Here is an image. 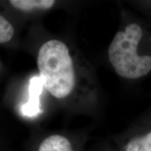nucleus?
I'll return each instance as SVG.
<instances>
[{
    "mask_svg": "<svg viewBox=\"0 0 151 151\" xmlns=\"http://www.w3.org/2000/svg\"><path fill=\"white\" fill-rule=\"evenodd\" d=\"M139 24H128L113 37L108 50L109 60L116 72L122 78L137 79L151 71V56L139 55L137 48L142 37Z\"/></svg>",
    "mask_w": 151,
    "mask_h": 151,
    "instance_id": "obj_2",
    "label": "nucleus"
},
{
    "mask_svg": "<svg viewBox=\"0 0 151 151\" xmlns=\"http://www.w3.org/2000/svg\"><path fill=\"white\" fill-rule=\"evenodd\" d=\"M126 151H151V132L144 136L131 139Z\"/></svg>",
    "mask_w": 151,
    "mask_h": 151,
    "instance_id": "obj_6",
    "label": "nucleus"
},
{
    "mask_svg": "<svg viewBox=\"0 0 151 151\" xmlns=\"http://www.w3.org/2000/svg\"><path fill=\"white\" fill-rule=\"evenodd\" d=\"M37 65L43 86L53 97L65 99L76 84L74 61L68 46L59 40L44 43L38 52Z\"/></svg>",
    "mask_w": 151,
    "mask_h": 151,
    "instance_id": "obj_1",
    "label": "nucleus"
},
{
    "mask_svg": "<svg viewBox=\"0 0 151 151\" xmlns=\"http://www.w3.org/2000/svg\"><path fill=\"white\" fill-rule=\"evenodd\" d=\"M43 86L40 77L33 76L29 85V99L22 106L21 111L24 116L33 117L41 112L40 108V96Z\"/></svg>",
    "mask_w": 151,
    "mask_h": 151,
    "instance_id": "obj_3",
    "label": "nucleus"
},
{
    "mask_svg": "<svg viewBox=\"0 0 151 151\" xmlns=\"http://www.w3.org/2000/svg\"><path fill=\"white\" fill-rule=\"evenodd\" d=\"M14 35L12 24L5 18L0 15V43L8 42Z\"/></svg>",
    "mask_w": 151,
    "mask_h": 151,
    "instance_id": "obj_7",
    "label": "nucleus"
},
{
    "mask_svg": "<svg viewBox=\"0 0 151 151\" xmlns=\"http://www.w3.org/2000/svg\"><path fill=\"white\" fill-rule=\"evenodd\" d=\"M11 4L19 11L29 12L35 10H48L53 6V0H11Z\"/></svg>",
    "mask_w": 151,
    "mask_h": 151,
    "instance_id": "obj_5",
    "label": "nucleus"
},
{
    "mask_svg": "<svg viewBox=\"0 0 151 151\" xmlns=\"http://www.w3.org/2000/svg\"><path fill=\"white\" fill-rule=\"evenodd\" d=\"M39 151H73L71 144L63 136L55 134L47 137L41 143Z\"/></svg>",
    "mask_w": 151,
    "mask_h": 151,
    "instance_id": "obj_4",
    "label": "nucleus"
}]
</instances>
